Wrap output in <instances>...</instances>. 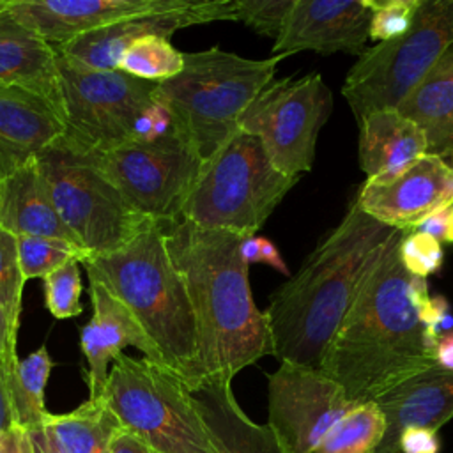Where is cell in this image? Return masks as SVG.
Listing matches in <instances>:
<instances>
[{
	"instance_id": "6da1fadb",
	"label": "cell",
	"mask_w": 453,
	"mask_h": 453,
	"mask_svg": "<svg viewBox=\"0 0 453 453\" xmlns=\"http://www.w3.org/2000/svg\"><path fill=\"white\" fill-rule=\"evenodd\" d=\"M403 234L398 230L389 239L320 365L354 403L375 402L435 366V342L426 334L416 304V276L398 253Z\"/></svg>"
},
{
	"instance_id": "7a4b0ae2",
	"label": "cell",
	"mask_w": 453,
	"mask_h": 453,
	"mask_svg": "<svg viewBox=\"0 0 453 453\" xmlns=\"http://www.w3.org/2000/svg\"><path fill=\"white\" fill-rule=\"evenodd\" d=\"M396 232L350 203L299 271L271 294L264 313L280 363L320 368L336 329Z\"/></svg>"
},
{
	"instance_id": "3957f363",
	"label": "cell",
	"mask_w": 453,
	"mask_h": 453,
	"mask_svg": "<svg viewBox=\"0 0 453 453\" xmlns=\"http://www.w3.org/2000/svg\"><path fill=\"white\" fill-rule=\"evenodd\" d=\"M168 253L193 306L205 380H226L273 354L265 313L250 287L241 253L244 235L177 219L163 225Z\"/></svg>"
},
{
	"instance_id": "277c9868",
	"label": "cell",
	"mask_w": 453,
	"mask_h": 453,
	"mask_svg": "<svg viewBox=\"0 0 453 453\" xmlns=\"http://www.w3.org/2000/svg\"><path fill=\"white\" fill-rule=\"evenodd\" d=\"M88 283L103 285L140 322L165 366L189 389L203 380L193 306L161 223L149 225L120 250L81 260Z\"/></svg>"
},
{
	"instance_id": "5b68a950",
	"label": "cell",
	"mask_w": 453,
	"mask_h": 453,
	"mask_svg": "<svg viewBox=\"0 0 453 453\" xmlns=\"http://www.w3.org/2000/svg\"><path fill=\"white\" fill-rule=\"evenodd\" d=\"M287 57L246 58L218 46L184 53L182 71L157 83V99L207 159L239 131L241 115Z\"/></svg>"
},
{
	"instance_id": "8992f818",
	"label": "cell",
	"mask_w": 453,
	"mask_h": 453,
	"mask_svg": "<svg viewBox=\"0 0 453 453\" xmlns=\"http://www.w3.org/2000/svg\"><path fill=\"white\" fill-rule=\"evenodd\" d=\"M64 136L99 152L166 129L173 120L157 99V83L119 69L88 67L57 50Z\"/></svg>"
},
{
	"instance_id": "52a82bcc",
	"label": "cell",
	"mask_w": 453,
	"mask_h": 453,
	"mask_svg": "<svg viewBox=\"0 0 453 453\" xmlns=\"http://www.w3.org/2000/svg\"><path fill=\"white\" fill-rule=\"evenodd\" d=\"M297 180L271 163L257 136L239 129L202 161L180 219L202 228L255 235Z\"/></svg>"
},
{
	"instance_id": "ba28073f",
	"label": "cell",
	"mask_w": 453,
	"mask_h": 453,
	"mask_svg": "<svg viewBox=\"0 0 453 453\" xmlns=\"http://www.w3.org/2000/svg\"><path fill=\"white\" fill-rule=\"evenodd\" d=\"M104 400L127 432L161 453H216L189 388L166 366L120 352Z\"/></svg>"
},
{
	"instance_id": "9c48e42d",
	"label": "cell",
	"mask_w": 453,
	"mask_h": 453,
	"mask_svg": "<svg viewBox=\"0 0 453 453\" xmlns=\"http://www.w3.org/2000/svg\"><path fill=\"white\" fill-rule=\"evenodd\" d=\"M35 159L62 221L88 255L117 251L154 223L131 207L88 150L64 134Z\"/></svg>"
},
{
	"instance_id": "30bf717a",
	"label": "cell",
	"mask_w": 453,
	"mask_h": 453,
	"mask_svg": "<svg viewBox=\"0 0 453 453\" xmlns=\"http://www.w3.org/2000/svg\"><path fill=\"white\" fill-rule=\"evenodd\" d=\"M453 48V0H421L409 30L366 48L349 69L342 94L356 119L391 110Z\"/></svg>"
},
{
	"instance_id": "8fae6325",
	"label": "cell",
	"mask_w": 453,
	"mask_h": 453,
	"mask_svg": "<svg viewBox=\"0 0 453 453\" xmlns=\"http://www.w3.org/2000/svg\"><path fill=\"white\" fill-rule=\"evenodd\" d=\"M88 154L133 209L161 225L180 219L203 161L175 120L150 136Z\"/></svg>"
},
{
	"instance_id": "7c38bea8",
	"label": "cell",
	"mask_w": 453,
	"mask_h": 453,
	"mask_svg": "<svg viewBox=\"0 0 453 453\" xmlns=\"http://www.w3.org/2000/svg\"><path fill=\"white\" fill-rule=\"evenodd\" d=\"M331 108V90L319 73L273 80L241 115L239 129L262 142L281 173L299 179L313 166L317 136Z\"/></svg>"
},
{
	"instance_id": "4fadbf2b",
	"label": "cell",
	"mask_w": 453,
	"mask_h": 453,
	"mask_svg": "<svg viewBox=\"0 0 453 453\" xmlns=\"http://www.w3.org/2000/svg\"><path fill=\"white\" fill-rule=\"evenodd\" d=\"M269 419L292 453H315L334 425L357 403L320 368L280 363L267 375Z\"/></svg>"
},
{
	"instance_id": "5bb4252c",
	"label": "cell",
	"mask_w": 453,
	"mask_h": 453,
	"mask_svg": "<svg viewBox=\"0 0 453 453\" xmlns=\"http://www.w3.org/2000/svg\"><path fill=\"white\" fill-rule=\"evenodd\" d=\"M354 202L379 223L412 232L453 203V166L425 154L395 175L366 179Z\"/></svg>"
},
{
	"instance_id": "9a60e30c",
	"label": "cell",
	"mask_w": 453,
	"mask_h": 453,
	"mask_svg": "<svg viewBox=\"0 0 453 453\" xmlns=\"http://www.w3.org/2000/svg\"><path fill=\"white\" fill-rule=\"evenodd\" d=\"M368 0H296L273 55L311 50L322 55L347 51L361 55L370 37Z\"/></svg>"
},
{
	"instance_id": "2e32d148",
	"label": "cell",
	"mask_w": 453,
	"mask_h": 453,
	"mask_svg": "<svg viewBox=\"0 0 453 453\" xmlns=\"http://www.w3.org/2000/svg\"><path fill=\"white\" fill-rule=\"evenodd\" d=\"M191 0H9V11L48 44L69 41L113 23L177 11Z\"/></svg>"
},
{
	"instance_id": "e0dca14e",
	"label": "cell",
	"mask_w": 453,
	"mask_h": 453,
	"mask_svg": "<svg viewBox=\"0 0 453 453\" xmlns=\"http://www.w3.org/2000/svg\"><path fill=\"white\" fill-rule=\"evenodd\" d=\"M219 19H234V0H191L189 5L177 11L138 16L87 32L57 50L88 67L113 71L122 51L138 37L161 35L172 39L180 28Z\"/></svg>"
},
{
	"instance_id": "ac0fdd59",
	"label": "cell",
	"mask_w": 453,
	"mask_h": 453,
	"mask_svg": "<svg viewBox=\"0 0 453 453\" xmlns=\"http://www.w3.org/2000/svg\"><path fill=\"white\" fill-rule=\"evenodd\" d=\"M88 297L92 315L81 327L80 345L87 361L85 382L88 386V400H101L106 393L110 368L124 347L138 349L143 357L161 366L165 363L145 329L115 296L103 285L90 283Z\"/></svg>"
},
{
	"instance_id": "d6986e66",
	"label": "cell",
	"mask_w": 453,
	"mask_h": 453,
	"mask_svg": "<svg viewBox=\"0 0 453 453\" xmlns=\"http://www.w3.org/2000/svg\"><path fill=\"white\" fill-rule=\"evenodd\" d=\"M64 133L58 104L28 88L0 85V180L35 159Z\"/></svg>"
},
{
	"instance_id": "ffe728a7",
	"label": "cell",
	"mask_w": 453,
	"mask_h": 453,
	"mask_svg": "<svg viewBox=\"0 0 453 453\" xmlns=\"http://www.w3.org/2000/svg\"><path fill=\"white\" fill-rule=\"evenodd\" d=\"M375 403L386 418V434L377 453H398L405 428L437 430L453 418V372L432 366L379 396Z\"/></svg>"
},
{
	"instance_id": "44dd1931",
	"label": "cell",
	"mask_w": 453,
	"mask_h": 453,
	"mask_svg": "<svg viewBox=\"0 0 453 453\" xmlns=\"http://www.w3.org/2000/svg\"><path fill=\"white\" fill-rule=\"evenodd\" d=\"M216 453H292L265 423L251 421L239 407L232 382L203 380L189 389Z\"/></svg>"
},
{
	"instance_id": "7402d4cb",
	"label": "cell",
	"mask_w": 453,
	"mask_h": 453,
	"mask_svg": "<svg viewBox=\"0 0 453 453\" xmlns=\"http://www.w3.org/2000/svg\"><path fill=\"white\" fill-rule=\"evenodd\" d=\"M0 226L14 235L62 239L80 246L55 207L37 159L0 180Z\"/></svg>"
},
{
	"instance_id": "603a6c76",
	"label": "cell",
	"mask_w": 453,
	"mask_h": 453,
	"mask_svg": "<svg viewBox=\"0 0 453 453\" xmlns=\"http://www.w3.org/2000/svg\"><path fill=\"white\" fill-rule=\"evenodd\" d=\"M0 85L28 88L62 110L57 48L19 21L9 7L0 11Z\"/></svg>"
},
{
	"instance_id": "cb8c5ba5",
	"label": "cell",
	"mask_w": 453,
	"mask_h": 453,
	"mask_svg": "<svg viewBox=\"0 0 453 453\" xmlns=\"http://www.w3.org/2000/svg\"><path fill=\"white\" fill-rule=\"evenodd\" d=\"M359 166L366 179L395 175L426 154V138L396 108L375 110L357 119Z\"/></svg>"
},
{
	"instance_id": "d4e9b609",
	"label": "cell",
	"mask_w": 453,
	"mask_h": 453,
	"mask_svg": "<svg viewBox=\"0 0 453 453\" xmlns=\"http://www.w3.org/2000/svg\"><path fill=\"white\" fill-rule=\"evenodd\" d=\"M423 131L426 154L453 166V48L396 108Z\"/></svg>"
},
{
	"instance_id": "484cf974",
	"label": "cell",
	"mask_w": 453,
	"mask_h": 453,
	"mask_svg": "<svg viewBox=\"0 0 453 453\" xmlns=\"http://www.w3.org/2000/svg\"><path fill=\"white\" fill-rule=\"evenodd\" d=\"M42 426L64 453H110L124 430L104 398L85 400L64 414L48 412Z\"/></svg>"
},
{
	"instance_id": "4316f807",
	"label": "cell",
	"mask_w": 453,
	"mask_h": 453,
	"mask_svg": "<svg viewBox=\"0 0 453 453\" xmlns=\"http://www.w3.org/2000/svg\"><path fill=\"white\" fill-rule=\"evenodd\" d=\"M53 366L55 363L44 343L27 357L7 365L12 411L18 426L30 430L44 425L50 412L44 403V389Z\"/></svg>"
},
{
	"instance_id": "83f0119b",
	"label": "cell",
	"mask_w": 453,
	"mask_h": 453,
	"mask_svg": "<svg viewBox=\"0 0 453 453\" xmlns=\"http://www.w3.org/2000/svg\"><path fill=\"white\" fill-rule=\"evenodd\" d=\"M386 418L375 402L357 403L327 434L315 453H377Z\"/></svg>"
},
{
	"instance_id": "f1b7e54d",
	"label": "cell",
	"mask_w": 453,
	"mask_h": 453,
	"mask_svg": "<svg viewBox=\"0 0 453 453\" xmlns=\"http://www.w3.org/2000/svg\"><path fill=\"white\" fill-rule=\"evenodd\" d=\"M184 67V51L170 39L145 35L134 39L120 55L117 69L145 81H165L177 76Z\"/></svg>"
},
{
	"instance_id": "f546056e",
	"label": "cell",
	"mask_w": 453,
	"mask_h": 453,
	"mask_svg": "<svg viewBox=\"0 0 453 453\" xmlns=\"http://www.w3.org/2000/svg\"><path fill=\"white\" fill-rule=\"evenodd\" d=\"M16 241L19 265L25 280L44 278L71 258H78L81 262L85 257H88L83 248L62 239L16 235Z\"/></svg>"
},
{
	"instance_id": "4dcf8cb0",
	"label": "cell",
	"mask_w": 453,
	"mask_h": 453,
	"mask_svg": "<svg viewBox=\"0 0 453 453\" xmlns=\"http://www.w3.org/2000/svg\"><path fill=\"white\" fill-rule=\"evenodd\" d=\"M25 283L27 280L19 265L16 235L0 226V306L7 315L11 345L14 349L18 343Z\"/></svg>"
},
{
	"instance_id": "1f68e13d",
	"label": "cell",
	"mask_w": 453,
	"mask_h": 453,
	"mask_svg": "<svg viewBox=\"0 0 453 453\" xmlns=\"http://www.w3.org/2000/svg\"><path fill=\"white\" fill-rule=\"evenodd\" d=\"M81 262L71 258L42 278L44 308L55 319H73L81 315Z\"/></svg>"
},
{
	"instance_id": "d6a6232c",
	"label": "cell",
	"mask_w": 453,
	"mask_h": 453,
	"mask_svg": "<svg viewBox=\"0 0 453 453\" xmlns=\"http://www.w3.org/2000/svg\"><path fill=\"white\" fill-rule=\"evenodd\" d=\"M296 0H234V19L257 34L280 37Z\"/></svg>"
},
{
	"instance_id": "836d02e7",
	"label": "cell",
	"mask_w": 453,
	"mask_h": 453,
	"mask_svg": "<svg viewBox=\"0 0 453 453\" xmlns=\"http://www.w3.org/2000/svg\"><path fill=\"white\" fill-rule=\"evenodd\" d=\"M372 9L370 39L379 42L403 35L421 5V0H368Z\"/></svg>"
},
{
	"instance_id": "e575fe53",
	"label": "cell",
	"mask_w": 453,
	"mask_h": 453,
	"mask_svg": "<svg viewBox=\"0 0 453 453\" xmlns=\"http://www.w3.org/2000/svg\"><path fill=\"white\" fill-rule=\"evenodd\" d=\"M398 253L403 267L418 278H425L435 274L442 267L444 251L441 242L419 230L405 232L398 244Z\"/></svg>"
},
{
	"instance_id": "d590c367",
	"label": "cell",
	"mask_w": 453,
	"mask_h": 453,
	"mask_svg": "<svg viewBox=\"0 0 453 453\" xmlns=\"http://www.w3.org/2000/svg\"><path fill=\"white\" fill-rule=\"evenodd\" d=\"M400 453H441V437L437 430L412 426L398 437Z\"/></svg>"
},
{
	"instance_id": "8d00e7d4",
	"label": "cell",
	"mask_w": 453,
	"mask_h": 453,
	"mask_svg": "<svg viewBox=\"0 0 453 453\" xmlns=\"http://www.w3.org/2000/svg\"><path fill=\"white\" fill-rule=\"evenodd\" d=\"M416 230L435 237L439 242L453 244V203L430 214Z\"/></svg>"
},
{
	"instance_id": "74e56055",
	"label": "cell",
	"mask_w": 453,
	"mask_h": 453,
	"mask_svg": "<svg viewBox=\"0 0 453 453\" xmlns=\"http://www.w3.org/2000/svg\"><path fill=\"white\" fill-rule=\"evenodd\" d=\"M18 426L14 411H12V400H11V389H9V375H7V361L0 357V434L5 430Z\"/></svg>"
},
{
	"instance_id": "f35d334b",
	"label": "cell",
	"mask_w": 453,
	"mask_h": 453,
	"mask_svg": "<svg viewBox=\"0 0 453 453\" xmlns=\"http://www.w3.org/2000/svg\"><path fill=\"white\" fill-rule=\"evenodd\" d=\"M110 453H161L152 448L149 442L140 439L138 435L127 432L126 428L115 437Z\"/></svg>"
},
{
	"instance_id": "ab89813d",
	"label": "cell",
	"mask_w": 453,
	"mask_h": 453,
	"mask_svg": "<svg viewBox=\"0 0 453 453\" xmlns=\"http://www.w3.org/2000/svg\"><path fill=\"white\" fill-rule=\"evenodd\" d=\"M0 453H32L27 430L12 426L0 434Z\"/></svg>"
},
{
	"instance_id": "60d3db41",
	"label": "cell",
	"mask_w": 453,
	"mask_h": 453,
	"mask_svg": "<svg viewBox=\"0 0 453 453\" xmlns=\"http://www.w3.org/2000/svg\"><path fill=\"white\" fill-rule=\"evenodd\" d=\"M435 366L446 372H453V331L439 334L434 347Z\"/></svg>"
},
{
	"instance_id": "b9f144b4",
	"label": "cell",
	"mask_w": 453,
	"mask_h": 453,
	"mask_svg": "<svg viewBox=\"0 0 453 453\" xmlns=\"http://www.w3.org/2000/svg\"><path fill=\"white\" fill-rule=\"evenodd\" d=\"M28 435V442L32 448V453H64L55 441L50 437V434L46 432L44 426H35L27 430Z\"/></svg>"
},
{
	"instance_id": "7bdbcfd3",
	"label": "cell",
	"mask_w": 453,
	"mask_h": 453,
	"mask_svg": "<svg viewBox=\"0 0 453 453\" xmlns=\"http://www.w3.org/2000/svg\"><path fill=\"white\" fill-rule=\"evenodd\" d=\"M260 262L274 267L276 271H280L285 276H290V271H288L285 260L281 258L278 248L267 237H260Z\"/></svg>"
},
{
	"instance_id": "ee69618b",
	"label": "cell",
	"mask_w": 453,
	"mask_h": 453,
	"mask_svg": "<svg viewBox=\"0 0 453 453\" xmlns=\"http://www.w3.org/2000/svg\"><path fill=\"white\" fill-rule=\"evenodd\" d=\"M0 357H4L7 361V365L19 359L18 354H16V349L11 345L9 320H7V315H5L2 306H0Z\"/></svg>"
},
{
	"instance_id": "f6af8a7d",
	"label": "cell",
	"mask_w": 453,
	"mask_h": 453,
	"mask_svg": "<svg viewBox=\"0 0 453 453\" xmlns=\"http://www.w3.org/2000/svg\"><path fill=\"white\" fill-rule=\"evenodd\" d=\"M7 2H9V0H0V11L7 7Z\"/></svg>"
}]
</instances>
